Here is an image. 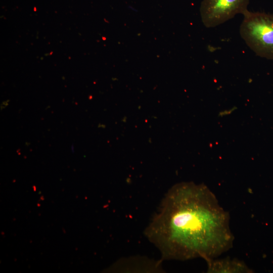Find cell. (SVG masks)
I'll list each match as a JSON object with an SVG mask.
<instances>
[{
  "mask_svg": "<svg viewBox=\"0 0 273 273\" xmlns=\"http://www.w3.org/2000/svg\"><path fill=\"white\" fill-rule=\"evenodd\" d=\"M144 234L162 261L217 258L234 240L229 213L205 185L192 181L168 190Z\"/></svg>",
  "mask_w": 273,
  "mask_h": 273,
  "instance_id": "cell-1",
  "label": "cell"
},
{
  "mask_svg": "<svg viewBox=\"0 0 273 273\" xmlns=\"http://www.w3.org/2000/svg\"><path fill=\"white\" fill-rule=\"evenodd\" d=\"M240 34L258 56L273 60V14L248 10L243 14Z\"/></svg>",
  "mask_w": 273,
  "mask_h": 273,
  "instance_id": "cell-2",
  "label": "cell"
},
{
  "mask_svg": "<svg viewBox=\"0 0 273 273\" xmlns=\"http://www.w3.org/2000/svg\"><path fill=\"white\" fill-rule=\"evenodd\" d=\"M249 0H203L200 12L207 28L215 27L248 10Z\"/></svg>",
  "mask_w": 273,
  "mask_h": 273,
  "instance_id": "cell-3",
  "label": "cell"
},
{
  "mask_svg": "<svg viewBox=\"0 0 273 273\" xmlns=\"http://www.w3.org/2000/svg\"><path fill=\"white\" fill-rule=\"evenodd\" d=\"M207 272L210 273H250L251 269L242 261L238 259L224 258H209L205 260Z\"/></svg>",
  "mask_w": 273,
  "mask_h": 273,
  "instance_id": "cell-4",
  "label": "cell"
}]
</instances>
